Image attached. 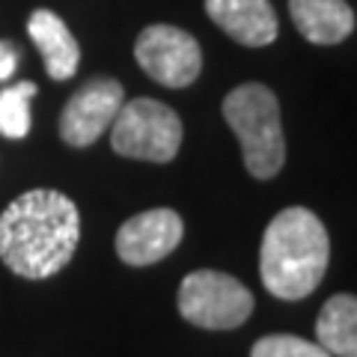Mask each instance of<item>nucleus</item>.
Listing matches in <instances>:
<instances>
[{
    "label": "nucleus",
    "mask_w": 357,
    "mask_h": 357,
    "mask_svg": "<svg viewBox=\"0 0 357 357\" xmlns=\"http://www.w3.org/2000/svg\"><path fill=\"white\" fill-rule=\"evenodd\" d=\"M250 357H331L319 342L292 337V333H271L256 340Z\"/></svg>",
    "instance_id": "14"
},
{
    "label": "nucleus",
    "mask_w": 357,
    "mask_h": 357,
    "mask_svg": "<svg viewBox=\"0 0 357 357\" xmlns=\"http://www.w3.org/2000/svg\"><path fill=\"white\" fill-rule=\"evenodd\" d=\"M110 146L122 158L167 164L182 146V119L155 98H131L110 126Z\"/></svg>",
    "instance_id": "4"
},
{
    "label": "nucleus",
    "mask_w": 357,
    "mask_h": 357,
    "mask_svg": "<svg viewBox=\"0 0 357 357\" xmlns=\"http://www.w3.org/2000/svg\"><path fill=\"white\" fill-rule=\"evenodd\" d=\"M134 60L161 86H191L203 72V48L182 27L149 24L134 42Z\"/></svg>",
    "instance_id": "6"
},
{
    "label": "nucleus",
    "mask_w": 357,
    "mask_h": 357,
    "mask_svg": "<svg viewBox=\"0 0 357 357\" xmlns=\"http://www.w3.org/2000/svg\"><path fill=\"white\" fill-rule=\"evenodd\" d=\"M15 66H18V48L13 42H0V81L13 77Z\"/></svg>",
    "instance_id": "15"
},
{
    "label": "nucleus",
    "mask_w": 357,
    "mask_h": 357,
    "mask_svg": "<svg viewBox=\"0 0 357 357\" xmlns=\"http://www.w3.org/2000/svg\"><path fill=\"white\" fill-rule=\"evenodd\" d=\"M27 33L45 60V72L54 81H69L81 63V48L66 21L51 9H36L27 21Z\"/></svg>",
    "instance_id": "10"
},
{
    "label": "nucleus",
    "mask_w": 357,
    "mask_h": 357,
    "mask_svg": "<svg viewBox=\"0 0 357 357\" xmlns=\"http://www.w3.org/2000/svg\"><path fill=\"white\" fill-rule=\"evenodd\" d=\"M206 13L244 48H265L280 33L274 6L268 0H206Z\"/></svg>",
    "instance_id": "9"
},
{
    "label": "nucleus",
    "mask_w": 357,
    "mask_h": 357,
    "mask_svg": "<svg viewBox=\"0 0 357 357\" xmlns=\"http://www.w3.org/2000/svg\"><path fill=\"white\" fill-rule=\"evenodd\" d=\"M176 304L182 319L197 328L232 331L250 319L253 295L238 277L215 271V268H199L182 280Z\"/></svg>",
    "instance_id": "5"
},
{
    "label": "nucleus",
    "mask_w": 357,
    "mask_h": 357,
    "mask_svg": "<svg viewBox=\"0 0 357 357\" xmlns=\"http://www.w3.org/2000/svg\"><path fill=\"white\" fill-rule=\"evenodd\" d=\"M316 340L331 357H357V295L340 292L325 301L316 319Z\"/></svg>",
    "instance_id": "12"
},
{
    "label": "nucleus",
    "mask_w": 357,
    "mask_h": 357,
    "mask_svg": "<svg viewBox=\"0 0 357 357\" xmlns=\"http://www.w3.org/2000/svg\"><path fill=\"white\" fill-rule=\"evenodd\" d=\"M81 241V215L66 194L36 188L15 197L0 215V259L27 280L60 274Z\"/></svg>",
    "instance_id": "1"
},
{
    "label": "nucleus",
    "mask_w": 357,
    "mask_h": 357,
    "mask_svg": "<svg viewBox=\"0 0 357 357\" xmlns=\"http://www.w3.org/2000/svg\"><path fill=\"white\" fill-rule=\"evenodd\" d=\"M331 238L310 208H283L265 227L259 248L262 286L280 301H301L316 292L328 271Z\"/></svg>",
    "instance_id": "2"
},
{
    "label": "nucleus",
    "mask_w": 357,
    "mask_h": 357,
    "mask_svg": "<svg viewBox=\"0 0 357 357\" xmlns=\"http://www.w3.org/2000/svg\"><path fill=\"white\" fill-rule=\"evenodd\" d=\"M36 96V84L18 81L0 93V134L9 140H24L30 134V102Z\"/></svg>",
    "instance_id": "13"
},
{
    "label": "nucleus",
    "mask_w": 357,
    "mask_h": 357,
    "mask_svg": "<svg viewBox=\"0 0 357 357\" xmlns=\"http://www.w3.org/2000/svg\"><path fill=\"white\" fill-rule=\"evenodd\" d=\"M185 236V223L173 208H149L128 218L116 232V256L126 265L143 268L170 256Z\"/></svg>",
    "instance_id": "8"
},
{
    "label": "nucleus",
    "mask_w": 357,
    "mask_h": 357,
    "mask_svg": "<svg viewBox=\"0 0 357 357\" xmlns=\"http://www.w3.org/2000/svg\"><path fill=\"white\" fill-rule=\"evenodd\" d=\"M126 89L116 77H93L60 110V137L75 149H86L114 126Z\"/></svg>",
    "instance_id": "7"
},
{
    "label": "nucleus",
    "mask_w": 357,
    "mask_h": 357,
    "mask_svg": "<svg viewBox=\"0 0 357 357\" xmlns=\"http://www.w3.org/2000/svg\"><path fill=\"white\" fill-rule=\"evenodd\" d=\"M223 119L241 143L253 178H274L286 161L280 102L265 84H241L223 98Z\"/></svg>",
    "instance_id": "3"
},
{
    "label": "nucleus",
    "mask_w": 357,
    "mask_h": 357,
    "mask_svg": "<svg viewBox=\"0 0 357 357\" xmlns=\"http://www.w3.org/2000/svg\"><path fill=\"white\" fill-rule=\"evenodd\" d=\"M289 15L312 45H340L354 33V13L345 0H289Z\"/></svg>",
    "instance_id": "11"
}]
</instances>
